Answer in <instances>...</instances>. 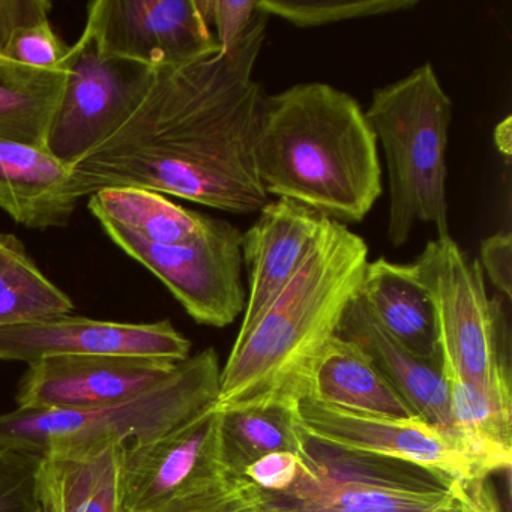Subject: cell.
Segmentation results:
<instances>
[{"label": "cell", "mask_w": 512, "mask_h": 512, "mask_svg": "<svg viewBox=\"0 0 512 512\" xmlns=\"http://www.w3.org/2000/svg\"><path fill=\"white\" fill-rule=\"evenodd\" d=\"M266 22L262 14L230 52L155 70L130 116L70 167L74 197L136 187L230 214L260 211L269 197L254 152L266 94L253 70Z\"/></svg>", "instance_id": "obj_1"}, {"label": "cell", "mask_w": 512, "mask_h": 512, "mask_svg": "<svg viewBox=\"0 0 512 512\" xmlns=\"http://www.w3.org/2000/svg\"><path fill=\"white\" fill-rule=\"evenodd\" d=\"M367 265L364 239L346 224L323 218L301 268L253 328L236 337L221 367L215 410L298 406L314 364L358 295Z\"/></svg>", "instance_id": "obj_2"}, {"label": "cell", "mask_w": 512, "mask_h": 512, "mask_svg": "<svg viewBox=\"0 0 512 512\" xmlns=\"http://www.w3.org/2000/svg\"><path fill=\"white\" fill-rule=\"evenodd\" d=\"M254 158L266 196L341 224L364 220L382 196L376 134L358 101L326 83L266 95Z\"/></svg>", "instance_id": "obj_3"}, {"label": "cell", "mask_w": 512, "mask_h": 512, "mask_svg": "<svg viewBox=\"0 0 512 512\" xmlns=\"http://www.w3.org/2000/svg\"><path fill=\"white\" fill-rule=\"evenodd\" d=\"M214 347L191 355L139 397L92 409H19L0 415V448L53 460H89L125 443L163 439L217 401Z\"/></svg>", "instance_id": "obj_4"}, {"label": "cell", "mask_w": 512, "mask_h": 512, "mask_svg": "<svg viewBox=\"0 0 512 512\" xmlns=\"http://www.w3.org/2000/svg\"><path fill=\"white\" fill-rule=\"evenodd\" d=\"M385 152L389 178L388 241L401 247L416 223L449 235L446 146L452 101L430 62L376 89L365 112Z\"/></svg>", "instance_id": "obj_5"}, {"label": "cell", "mask_w": 512, "mask_h": 512, "mask_svg": "<svg viewBox=\"0 0 512 512\" xmlns=\"http://www.w3.org/2000/svg\"><path fill=\"white\" fill-rule=\"evenodd\" d=\"M410 268L433 302L442 373L511 397L509 301L488 296L478 260L446 236L428 242Z\"/></svg>", "instance_id": "obj_6"}, {"label": "cell", "mask_w": 512, "mask_h": 512, "mask_svg": "<svg viewBox=\"0 0 512 512\" xmlns=\"http://www.w3.org/2000/svg\"><path fill=\"white\" fill-rule=\"evenodd\" d=\"M310 461L280 499L293 512H457L452 482L419 467L310 442Z\"/></svg>", "instance_id": "obj_7"}, {"label": "cell", "mask_w": 512, "mask_h": 512, "mask_svg": "<svg viewBox=\"0 0 512 512\" xmlns=\"http://www.w3.org/2000/svg\"><path fill=\"white\" fill-rule=\"evenodd\" d=\"M101 226L172 292L197 323L224 328L244 314L242 233L229 221L209 217L202 235L181 245L149 244L115 224Z\"/></svg>", "instance_id": "obj_8"}, {"label": "cell", "mask_w": 512, "mask_h": 512, "mask_svg": "<svg viewBox=\"0 0 512 512\" xmlns=\"http://www.w3.org/2000/svg\"><path fill=\"white\" fill-rule=\"evenodd\" d=\"M116 458V512H155L233 476L224 461L221 413L214 404L163 439L118 446Z\"/></svg>", "instance_id": "obj_9"}, {"label": "cell", "mask_w": 512, "mask_h": 512, "mask_svg": "<svg viewBox=\"0 0 512 512\" xmlns=\"http://www.w3.org/2000/svg\"><path fill=\"white\" fill-rule=\"evenodd\" d=\"M296 413L308 442L325 448L410 464L449 482L491 478L482 475L451 433L418 416L368 415L310 398L299 401Z\"/></svg>", "instance_id": "obj_10"}, {"label": "cell", "mask_w": 512, "mask_h": 512, "mask_svg": "<svg viewBox=\"0 0 512 512\" xmlns=\"http://www.w3.org/2000/svg\"><path fill=\"white\" fill-rule=\"evenodd\" d=\"M155 70L106 58L85 35L71 46L68 80L47 151L71 167L106 140L142 100Z\"/></svg>", "instance_id": "obj_11"}, {"label": "cell", "mask_w": 512, "mask_h": 512, "mask_svg": "<svg viewBox=\"0 0 512 512\" xmlns=\"http://www.w3.org/2000/svg\"><path fill=\"white\" fill-rule=\"evenodd\" d=\"M82 35L100 55L152 70L220 52L197 0H95Z\"/></svg>", "instance_id": "obj_12"}, {"label": "cell", "mask_w": 512, "mask_h": 512, "mask_svg": "<svg viewBox=\"0 0 512 512\" xmlns=\"http://www.w3.org/2000/svg\"><path fill=\"white\" fill-rule=\"evenodd\" d=\"M181 364V362H179ZM19 409H92L131 400L172 376L178 364L142 356H53L28 365Z\"/></svg>", "instance_id": "obj_13"}, {"label": "cell", "mask_w": 512, "mask_h": 512, "mask_svg": "<svg viewBox=\"0 0 512 512\" xmlns=\"http://www.w3.org/2000/svg\"><path fill=\"white\" fill-rule=\"evenodd\" d=\"M119 355L184 362L191 341L170 320L121 323L62 316L0 328V361L32 364L53 356Z\"/></svg>", "instance_id": "obj_14"}, {"label": "cell", "mask_w": 512, "mask_h": 512, "mask_svg": "<svg viewBox=\"0 0 512 512\" xmlns=\"http://www.w3.org/2000/svg\"><path fill=\"white\" fill-rule=\"evenodd\" d=\"M323 218L292 200L277 199L266 203L256 223L242 233V262L250 286L238 337L253 328L301 268L322 229Z\"/></svg>", "instance_id": "obj_15"}, {"label": "cell", "mask_w": 512, "mask_h": 512, "mask_svg": "<svg viewBox=\"0 0 512 512\" xmlns=\"http://www.w3.org/2000/svg\"><path fill=\"white\" fill-rule=\"evenodd\" d=\"M338 335L358 344L416 416L451 433L448 388L439 361L418 358L382 328L358 295L347 305Z\"/></svg>", "instance_id": "obj_16"}, {"label": "cell", "mask_w": 512, "mask_h": 512, "mask_svg": "<svg viewBox=\"0 0 512 512\" xmlns=\"http://www.w3.org/2000/svg\"><path fill=\"white\" fill-rule=\"evenodd\" d=\"M79 199L71 170L47 149L0 139V209L28 229L70 223Z\"/></svg>", "instance_id": "obj_17"}, {"label": "cell", "mask_w": 512, "mask_h": 512, "mask_svg": "<svg viewBox=\"0 0 512 512\" xmlns=\"http://www.w3.org/2000/svg\"><path fill=\"white\" fill-rule=\"evenodd\" d=\"M305 398L368 415L416 416L373 359L340 335L329 341L314 364Z\"/></svg>", "instance_id": "obj_18"}, {"label": "cell", "mask_w": 512, "mask_h": 512, "mask_svg": "<svg viewBox=\"0 0 512 512\" xmlns=\"http://www.w3.org/2000/svg\"><path fill=\"white\" fill-rule=\"evenodd\" d=\"M359 296L382 328L404 349L418 358L439 361L433 302L410 265L386 259L368 262Z\"/></svg>", "instance_id": "obj_19"}, {"label": "cell", "mask_w": 512, "mask_h": 512, "mask_svg": "<svg viewBox=\"0 0 512 512\" xmlns=\"http://www.w3.org/2000/svg\"><path fill=\"white\" fill-rule=\"evenodd\" d=\"M448 388L451 434L482 475L509 473L512 397L493 394L457 373H442Z\"/></svg>", "instance_id": "obj_20"}, {"label": "cell", "mask_w": 512, "mask_h": 512, "mask_svg": "<svg viewBox=\"0 0 512 512\" xmlns=\"http://www.w3.org/2000/svg\"><path fill=\"white\" fill-rule=\"evenodd\" d=\"M67 70L26 67L0 56V139L47 149Z\"/></svg>", "instance_id": "obj_21"}, {"label": "cell", "mask_w": 512, "mask_h": 512, "mask_svg": "<svg viewBox=\"0 0 512 512\" xmlns=\"http://www.w3.org/2000/svg\"><path fill=\"white\" fill-rule=\"evenodd\" d=\"M89 211L100 223L122 227L155 245H181L202 235L208 215L170 202L163 194L136 187H112L89 196Z\"/></svg>", "instance_id": "obj_22"}, {"label": "cell", "mask_w": 512, "mask_h": 512, "mask_svg": "<svg viewBox=\"0 0 512 512\" xmlns=\"http://www.w3.org/2000/svg\"><path fill=\"white\" fill-rule=\"evenodd\" d=\"M298 406L247 407L221 413L224 461L233 476L272 452H295L310 460L308 442L298 421Z\"/></svg>", "instance_id": "obj_23"}, {"label": "cell", "mask_w": 512, "mask_h": 512, "mask_svg": "<svg viewBox=\"0 0 512 512\" xmlns=\"http://www.w3.org/2000/svg\"><path fill=\"white\" fill-rule=\"evenodd\" d=\"M74 302L38 268L17 236L0 242V328L70 316Z\"/></svg>", "instance_id": "obj_24"}, {"label": "cell", "mask_w": 512, "mask_h": 512, "mask_svg": "<svg viewBox=\"0 0 512 512\" xmlns=\"http://www.w3.org/2000/svg\"><path fill=\"white\" fill-rule=\"evenodd\" d=\"M116 449L89 460L44 458L40 512H116Z\"/></svg>", "instance_id": "obj_25"}, {"label": "cell", "mask_w": 512, "mask_h": 512, "mask_svg": "<svg viewBox=\"0 0 512 512\" xmlns=\"http://www.w3.org/2000/svg\"><path fill=\"white\" fill-rule=\"evenodd\" d=\"M416 5L418 0H257L263 14L280 17L298 28L385 16Z\"/></svg>", "instance_id": "obj_26"}, {"label": "cell", "mask_w": 512, "mask_h": 512, "mask_svg": "<svg viewBox=\"0 0 512 512\" xmlns=\"http://www.w3.org/2000/svg\"><path fill=\"white\" fill-rule=\"evenodd\" d=\"M155 512H293L280 496L266 493L244 476H232L221 484L191 496L173 500Z\"/></svg>", "instance_id": "obj_27"}, {"label": "cell", "mask_w": 512, "mask_h": 512, "mask_svg": "<svg viewBox=\"0 0 512 512\" xmlns=\"http://www.w3.org/2000/svg\"><path fill=\"white\" fill-rule=\"evenodd\" d=\"M44 458L0 448V512H40Z\"/></svg>", "instance_id": "obj_28"}, {"label": "cell", "mask_w": 512, "mask_h": 512, "mask_svg": "<svg viewBox=\"0 0 512 512\" xmlns=\"http://www.w3.org/2000/svg\"><path fill=\"white\" fill-rule=\"evenodd\" d=\"M2 58L26 67L67 70L71 46L53 31L50 20L17 29L2 52Z\"/></svg>", "instance_id": "obj_29"}, {"label": "cell", "mask_w": 512, "mask_h": 512, "mask_svg": "<svg viewBox=\"0 0 512 512\" xmlns=\"http://www.w3.org/2000/svg\"><path fill=\"white\" fill-rule=\"evenodd\" d=\"M197 4L209 28H215L221 53L236 49L263 14L257 8V0H197Z\"/></svg>", "instance_id": "obj_30"}, {"label": "cell", "mask_w": 512, "mask_h": 512, "mask_svg": "<svg viewBox=\"0 0 512 512\" xmlns=\"http://www.w3.org/2000/svg\"><path fill=\"white\" fill-rule=\"evenodd\" d=\"M308 461L295 452H272L245 467L242 476L260 490L280 496L295 485Z\"/></svg>", "instance_id": "obj_31"}, {"label": "cell", "mask_w": 512, "mask_h": 512, "mask_svg": "<svg viewBox=\"0 0 512 512\" xmlns=\"http://www.w3.org/2000/svg\"><path fill=\"white\" fill-rule=\"evenodd\" d=\"M484 275L490 278L500 296L511 301L512 296V236L499 232L488 236L481 244V260Z\"/></svg>", "instance_id": "obj_32"}, {"label": "cell", "mask_w": 512, "mask_h": 512, "mask_svg": "<svg viewBox=\"0 0 512 512\" xmlns=\"http://www.w3.org/2000/svg\"><path fill=\"white\" fill-rule=\"evenodd\" d=\"M47 0H0V55L17 29L49 20Z\"/></svg>", "instance_id": "obj_33"}, {"label": "cell", "mask_w": 512, "mask_h": 512, "mask_svg": "<svg viewBox=\"0 0 512 512\" xmlns=\"http://www.w3.org/2000/svg\"><path fill=\"white\" fill-rule=\"evenodd\" d=\"M457 512H502L499 497L491 488L490 478L452 482Z\"/></svg>", "instance_id": "obj_34"}, {"label": "cell", "mask_w": 512, "mask_h": 512, "mask_svg": "<svg viewBox=\"0 0 512 512\" xmlns=\"http://www.w3.org/2000/svg\"><path fill=\"white\" fill-rule=\"evenodd\" d=\"M0 242H2V233H0Z\"/></svg>", "instance_id": "obj_35"}]
</instances>
